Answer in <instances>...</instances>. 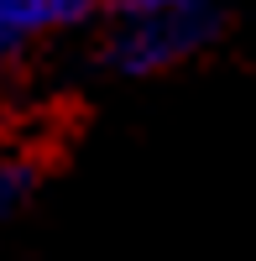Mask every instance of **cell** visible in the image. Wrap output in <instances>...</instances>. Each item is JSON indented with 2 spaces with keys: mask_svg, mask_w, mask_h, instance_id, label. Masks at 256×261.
<instances>
[{
  "mask_svg": "<svg viewBox=\"0 0 256 261\" xmlns=\"http://www.w3.org/2000/svg\"><path fill=\"white\" fill-rule=\"evenodd\" d=\"M204 32H209L204 11H125L110 58L120 73H162L194 53Z\"/></svg>",
  "mask_w": 256,
  "mask_h": 261,
  "instance_id": "1",
  "label": "cell"
},
{
  "mask_svg": "<svg viewBox=\"0 0 256 261\" xmlns=\"http://www.w3.org/2000/svg\"><path fill=\"white\" fill-rule=\"evenodd\" d=\"M94 0H0V68L27 58L42 37L79 27Z\"/></svg>",
  "mask_w": 256,
  "mask_h": 261,
  "instance_id": "2",
  "label": "cell"
},
{
  "mask_svg": "<svg viewBox=\"0 0 256 261\" xmlns=\"http://www.w3.org/2000/svg\"><path fill=\"white\" fill-rule=\"evenodd\" d=\"M209 0H125V11H204Z\"/></svg>",
  "mask_w": 256,
  "mask_h": 261,
  "instance_id": "4",
  "label": "cell"
},
{
  "mask_svg": "<svg viewBox=\"0 0 256 261\" xmlns=\"http://www.w3.org/2000/svg\"><path fill=\"white\" fill-rule=\"evenodd\" d=\"M32 188H37V162L32 157H0V214L21 209Z\"/></svg>",
  "mask_w": 256,
  "mask_h": 261,
  "instance_id": "3",
  "label": "cell"
}]
</instances>
